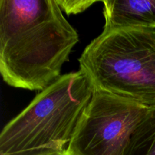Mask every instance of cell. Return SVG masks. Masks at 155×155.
I'll return each mask as SVG.
<instances>
[{"mask_svg":"<svg viewBox=\"0 0 155 155\" xmlns=\"http://www.w3.org/2000/svg\"><path fill=\"white\" fill-rule=\"evenodd\" d=\"M104 30L155 27V0H104Z\"/></svg>","mask_w":155,"mask_h":155,"instance_id":"obj_5","label":"cell"},{"mask_svg":"<svg viewBox=\"0 0 155 155\" xmlns=\"http://www.w3.org/2000/svg\"><path fill=\"white\" fill-rule=\"evenodd\" d=\"M62 12L68 15L81 13L89 8L96 1H85V0H56Z\"/></svg>","mask_w":155,"mask_h":155,"instance_id":"obj_7","label":"cell"},{"mask_svg":"<svg viewBox=\"0 0 155 155\" xmlns=\"http://www.w3.org/2000/svg\"><path fill=\"white\" fill-rule=\"evenodd\" d=\"M149 109L95 89L67 151L71 155H124Z\"/></svg>","mask_w":155,"mask_h":155,"instance_id":"obj_4","label":"cell"},{"mask_svg":"<svg viewBox=\"0 0 155 155\" xmlns=\"http://www.w3.org/2000/svg\"><path fill=\"white\" fill-rule=\"evenodd\" d=\"M79 62L95 89L155 107V27L104 30Z\"/></svg>","mask_w":155,"mask_h":155,"instance_id":"obj_3","label":"cell"},{"mask_svg":"<svg viewBox=\"0 0 155 155\" xmlns=\"http://www.w3.org/2000/svg\"><path fill=\"white\" fill-rule=\"evenodd\" d=\"M61 155H71V154H70L68 152V151H67L66 152H65V153H64V154H61Z\"/></svg>","mask_w":155,"mask_h":155,"instance_id":"obj_8","label":"cell"},{"mask_svg":"<svg viewBox=\"0 0 155 155\" xmlns=\"http://www.w3.org/2000/svg\"><path fill=\"white\" fill-rule=\"evenodd\" d=\"M124 155H155V107L138 126Z\"/></svg>","mask_w":155,"mask_h":155,"instance_id":"obj_6","label":"cell"},{"mask_svg":"<svg viewBox=\"0 0 155 155\" xmlns=\"http://www.w3.org/2000/svg\"><path fill=\"white\" fill-rule=\"evenodd\" d=\"M78 42L56 0L0 1V73L8 86L43 91Z\"/></svg>","mask_w":155,"mask_h":155,"instance_id":"obj_1","label":"cell"},{"mask_svg":"<svg viewBox=\"0 0 155 155\" xmlns=\"http://www.w3.org/2000/svg\"><path fill=\"white\" fill-rule=\"evenodd\" d=\"M95 88L80 70L39 92L0 134V155H61L68 150Z\"/></svg>","mask_w":155,"mask_h":155,"instance_id":"obj_2","label":"cell"}]
</instances>
